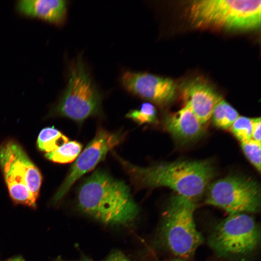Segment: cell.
<instances>
[{"label": "cell", "instance_id": "1", "mask_svg": "<svg viewBox=\"0 0 261 261\" xmlns=\"http://www.w3.org/2000/svg\"><path fill=\"white\" fill-rule=\"evenodd\" d=\"M77 207L84 214L112 226L130 224L139 212L129 186L124 181L99 170L86 178L79 187Z\"/></svg>", "mask_w": 261, "mask_h": 261}, {"label": "cell", "instance_id": "2", "mask_svg": "<svg viewBox=\"0 0 261 261\" xmlns=\"http://www.w3.org/2000/svg\"><path fill=\"white\" fill-rule=\"evenodd\" d=\"M120 161L133 182L144 188L168 187L176 194L195 200L207 188L214 175L207 160H178L140 167L122 159Z\"/></svg>", "mask_w": 261, "mask_h": 261}, {"label": "cell", "instance_id": "3", "mask_svg": "<svg viewBox=\"0 0 261 261\" xmlns=\"http://www.w3.org/2000/svg\"><path fill=\"white\" fill-rule=\"evenodd\" d=\"M261 12V0H196L186 13L196 28L248 31L260 27Z\"/></svg>", "mask_w": 261, "mask_h": 261}, {"label": "cell", "instance_id": "4", "mask_svg": "<svg viewBox=\"0 0 261 261\" xmlns=\"http://www.w3.org/2000/svg\"><path fill=\"white\" fill-rule=\"evenodd\" d=\"M194 200L173 196L162 214L157 240L158 244L177 258L190 259L203 242L194 219Z\"/></svg>", "mask_w": 261, "mask_h": 261}, {"label": "cell", "instance_id": "5", "mask_svg": "<svg viewBox=\"0 0 261 261\" xmlns=\"http://www.w3.org/2000/svg\"><path fill=\"white\" fill-rule=\"evenodd\" d=\"M261 243L260 226L246 213L229 214L214 227L208 244L219 258L246 261L257 252Z\"/></svg>", "mask_w": 261, "mask_h": 261}, {"label": "cell", "instance_id": "6", "mask_svg": "<svg viewBox=\"0 0 261 261\" xmlns=\"http://www.w3.org/2000/svg\"><path fill=\"white\" fill-rule=\"evenodd\" d=\"M102 96L79 56L69 69L68 85L51 113L82 122L100 110Z\"/></svg>", "mask_w": 261, "mask_h": 261}, {"label": "cell", "instance_id": "7", "mask_svg": "<svg viewBox=\"0 0 261 261\" xmlns=\"http://www.w3.org/2000/svg\"><path fill=\"white\" fill-rule=\"evenodd\" d=\"M206 189L205 203L229 214L255 213L260 210V187L252 179L228 176L211 183Z\"/></svg>", "mask_w": 261, "mask_h": 261}, {"label": "cell", "instance_id": "8", "mask_svg": "<svg viewBox=\"0 0 261 261\" xmlns=\"http://www.w3.org/2000/svg\"><path fill=\"white\" fill-rule=\"evenodd\" d=\"M122 135L100 129L72 165L67 176L55 194L53 202H59L76 181L92 170L107 154L121 143Z\"/></svg>", "mask_w": 261, "mask_h": 261}, {"label": "cell", "instance_id": "9", "mask_svg": "<svg viewBox=\"0 0 261 261\" xmlns=\"http://www.w3.org/2000/svg\"><path fill=\"white\" fill-rule=\"evenodd\" d=\"M120 82L130 93L160 105L172 102L177 88L172 79L147 72L127 71L122 75Z\"/></svg>", "mask_w": 261, "mask_h": 261}, {"label": "cell", "instance_id": "10", "mask_svg": "<svg viewBox=\"0 0 261 261\" xmlns=\"http://www.w3.org/2000/svg\"><path fill=\"white\" fill-rule=\"evenodd\" d=\"M180 89L185 105L190 107L203 125L205 124L222 97L206 81L200 78L184 82Z\"/></svg>", "mask_w": 261, "mask_h": 261}, {"label": "cell", "instance_id": "11", "mask_svg": "<svg viewBox=\"0 0 261 261\" xmlns=\"http://www.w3.org/2000/svg\"><path fill=\"white\" fill-rule=\"evenodd\" d=\"M0 167L13 200L17 203L36 207V200L27 187L23 175L14 164L4 143L0 146Z\"/></svg>", "mask_w": 261, "mask_h": 261}, {"label": "cell", "instance_id": "12", "mask_svg": "<svg viewBox=\"0 0 261 261\" xmlns=\"http://www.w3.org/2000/svg\"><path fill=\"white\" fill-rule=\"evenodd\" d=\"M164 126L175 139L183 143L199 138L203 132V125L187 105L177 112L167 115L164 119Z\"/></svg>", "mask_w": 261, "mask_h": 261}, {"label": "cell", "instance_id": "13", "mask_svg": "<svg viewBox=\"0 0 261 261\" xmlns=\"http://www.w3.org/2000/svg\"><path fill=\"white\" fill-rule=\"evenodd\" d=\"M21 14L59 24L65 19L67 1L64 0H22L17 3Z\"/></svg>", "mask_w": 261, "mask_h": 261}, {"label": "cell", "instance_id": "14", "mask_svg": "<svg viewBox=\"0 0 261 261\" xmlns=\"http://www.w3.org/2000/svg\"><path fill=\"white\" fill-rule=\"evenodd\" d=\"M4 144L14 164L23 175L27 187L35 199L37 200L42 181L40 172L17 142L9 140Z\"/></svg>", "mask_w": 261, "mask_h": 261}, {"label": "cell", "instance_id": "15", "mask_svg": "<svg viewBox=\"0 0 261 261\" xmlns=\"http://www.w3.org/2000/svg\"><path fill=\"white\" fill-rule=\"evenodd\" d=\"M239 116L237 111L222 98L215 106L211 118L216 127L226 130Z\"/></svg>", "mask_w": 261, "mask_h": 261}, {"label": "cell", "instance_id": "16", "mask_svg": "<svg viewBox=\"0 0 261 261\" xmlns=\"http://www.w3.org/2000/svg\"><path fill=\"white\" fill-rule=\"evenodd\" d=\"M69 139L54 127L43 129L39 133L37 141L38 148L45 153L52 152L64 143Z\"/></svg>", "mask_w": 261, "mask_h": 261}, {"label": "cell", "instance_id": "17", "mask_svg": "<svg viewBox=\"0 0 261 261\" xmlns=\"http://www.w3.org/2000/svg\"><path fill=\"white\" fill-rule=\"evenodd\" d=\"M82 145L76 141L63 144L56 150L44 154L48 160L56 163H67L73 161L82 149Z\"/></svg>", "mask_w": 261, "mask_h": 261}, {"label": "cell", "instance_id": "18", "mask_svg": "<svg viewBox=\"0 0 261 261\" xmlns=\"http://www.w3.org/2000/svg\"><path fill=\"white\" fill-rule=\"evenodd\" d=\"M156 107L149 102L141 104L139 109H134L128 113L126 116L139 124H152L157 122V115Z\"/></svg>", "mask_w": 261, "mask_h": 261}, {"label": "cell", "instance_id": "19", "mask_svg": "<svg viewBox=\"0 0 261 261\" xmlns=\"http://www.w3.org/2000/svg\"><path fill=\"white\" fill-rule=\"evenodd\" d=\"M253 118L239 116L230 128L231 132L241 142L251 139Z\"/></svg>", "mask_w": 261, "mask_h": 261}, {"label": "cell", "instance_id": "20", "mask_svg": "<svg viewBox=\"0 0 261 261\" xmlns=\"http://www.w3.org/2000/svg\"><path fill=\"white\" fill-rule=\"evenodd\" d=\"M241 148L246 158L260 172L261 163V142L252 139L241 143Z\"/></svg>", "mask_w": 261, "mask_h": 261}, {"label": "cell", "instance_id": "21", "mask_svg": "<svg viewBox=\"0 0 261 261\" xmlns=\"http://www.w3.org/2000/svg\"><path fill=\"white\" fill-rule=\"evenodd\" d=\"M261 118H253L251 139L259 142H261Z\"/></svg>", "mask_w": 261, "mask_h": 261}, {"label": "cell", "instance_id": "22", "mask_svg": "<svg viewBox=\"0 0 261 261\" xmlns=\"http://www.w3.org/2000/svg\"><path fill=\"white\" fill-rule=\"evenodd\" d=\"M102 261H130L126 256L119 250H114L111 252Z\"/></svg>", "mask_w": 261, "mask_h": 261}, {"label": "cell", "instance_id": "23", "mask_svg": "<svg viewBox=\"0 0 261 261\" xmlns=\"http://www.w3.org/2000/svg\"><path fill=\"white\" fill-rule=\"evenodd\" d=\"M57 261H65L63 260L62 259H61L60 257H59L57 259ZM91 261L89 260L87 258H83V259H81L78 261Z\"/></svg>", "mask_w": 261, "mask_h": 261}, {"label": "cell", "instance_id": "24", "mask_svg": "<svg viewBox=\"0 0 261 261\" xmlns=\"http://www.w3.org/2000/svg\"><path fill=\"white\" fill-rule=\"evenodd\" d=\"M9 261H25L23 260V259H22L21 257H16L12 260H10Z\"/></svg>", "mask_w": 261, "mask_h": 261}, {"label": "cell", "instance_id": "25", "mask_svg": "<svg viewBox=\"0 0 261 261\" xmlns=\"http://www.w3.org/2000/svg\"><path fill=\"white\" fill-rule=\"evenodd\" d=\"M186 261L184 260H183V259H181L176 258L173 259L168 260V261Z\"/></svg>", "mask_w": 261, "mask_h": 261}]
</instances>
